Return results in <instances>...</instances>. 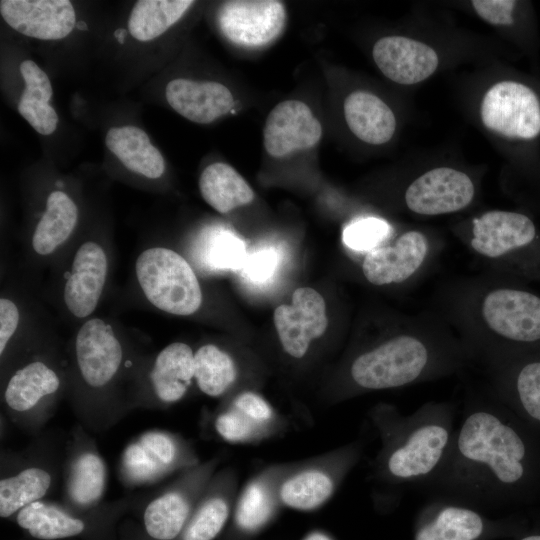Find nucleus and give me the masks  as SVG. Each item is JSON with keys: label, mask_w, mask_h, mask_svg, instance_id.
Returning a JSON list of instances; mask_svg holds the SVG:
<instances>
[{"label": "nucleus", "mask_w": 540, "mask_h": 540, "mask_svg": "<svg viewBox=\"0 0 540 540\" xmlns=\"http://www.w3.org/2000/svg\"><path fill=\"white\" fill-rule=\"evenodd\" d=\"M19 323V310L16 304L7 299H0V354L3 355L10 338Z\"/></svg>", "instance_id": "79ce46f5"}, {"label": "nucleus", "mask_w": 540, "mask_h": 540, "mask_svg": "<svg viewBox=\"0 0 540 540\" xmlns=\"http://www.w3.org/2000/svg\"><path fill=\"white\" fill-rule=\"evenodd\" d=\"M76 363L84 383L91 389L106 387L123 362V348L112 327L99 318L86 321L75 341Z\"/></svg>", "instance_id": "dca6fc26"}, {"label": "nucleus", "mask_w": 540, "mask_h": 540, "mask_svg": "<svg viewBox=\"0 0 540 540\" xmlns=\"http://www.w3.org/2000/svg\"><path fill=\"white\" fill-rule=\"evenodd\" d=\"M428 510L414 540H479L488 530L487 520L469 504L443 497Z\"/></svg>", "instance_id": "bb28decb"}, {"label": "nucleus", "mask_w": 540, "mask_h": 540, "mask_svg": "<svg viewBox=\"0 0 540 540\" xmlns=\"http://www.w3.org/2000/svg\"><path fill=\"white\" fill-rule=\"evenodd\" d=\"M427 252L426 236L411 230L402 234L393 245L371 250L363 261L362 271L374 285L400 283L420 268Z\"/></svg>", "instance_id": "5701e85b"}, {"label": "nucleus", "mask_w": 540, "mask_h": 540, "mask_svg": "<svg viewBox=\"0 0 540 540\" xmlns=\"http://www.w3.org/2000/svg\"><path fill=\"white\" fill-rule=\"evenodd\" d=\"M199 188L203 199L220 213L249 204L254 199V192L245 179L225 163L207 166L200 176Z\"/></svg>", "instance_id": "7c9ffc66"}, {"label": "nucleus", "mask_w": 540, "mask_h": 540, "mask_svg": "<svg viewBox=\"0 0 540 540\" xmlns=\"http://www.w3.org/2000/svg\"><path fill=\"white\" fill-rule=\"evenodd\" d=\"M115 38L118 40L120 44H123L126 37V30L123 28H119L114 32Z\"/></svg>", "instance_id": "c03bdc74"}, {"label": "nucleus", "mask_w": 540, "mask_h": 540, "mask_svg": "<svg viewBox=\"0 0 540 540\" xmlns=\"http://www.w3.org/2000/svg\"><path fill=\"white\" fill-rule=\"evenodd\" d=\"M361 450V444L354 442L309 463L291 466L279 485L281 506L302 512L323 506L358 462Z\"/></svg>", "instance_id": "0eeeda50"}, {"label": "nucleus", "mask_w": 540, "mask_h": 540, "mask_svg": "<svg viewBox=\"0 0 540 540\" xmlns=\"http://www.w3.org/2000/svg\"><path fill=\"white\" fill-rule=\"evenodd\" d=\"M197 464L196 456L181 437L164 430H149L124 448L119 469L126 485L142 487Z\"/></svg>", "instance_id": "1a4fd4ad"}, {"label": "nucleus", "mask_w": 540, "mask_h": 540, "mask_svg": "<svg viewBox=\"0 0 540 540\" xmlns=\"http://www.w3.org/2000/svg\"><path fill=\"white\" fill-rule=\"evenodd\" d=\"M475 193L470 177L459 170L439 167L415 179L407 188V207L421 215H441L468 206Z\"/></svg>", "instance_id": "2eb2a0df"}, {"label": "nucleus", "mask_w": 540, "mask_h": 540, "mask_svg": "<svg viewBox=\"0 0 540 540\" xmlns=\"http://www.w3.org/2000/svg\"><path fill=\"white\" fill-rule=\"evenodd\" d=\"M51 472L39 465H29L0 480V516L13 518L24 507L43 500L51 488Z\"/></svg>", "instance_id": "2f4dec72"}, {"label": "nucleus", "mask_w": 540, "mask_h": 540, "mask_svg": "<svg viewBox=\"0 0 540 540\" xmlns=\"http://www.w3.org/2000/svg\"><path fill=\"white\" fill-rule=\"evenodd\" d=\"M77 219L78 209L73 200L62 191L52 192L34 231L32 245L35 252L49 255L55 251L71 235Z\"/></svg>", "instance_id": "473e14b6"}, {"label": "nucleus", "mask_w": 540, "mask_h": 540, "mask_svg": "<svg viewBox=\"0 0 540 540\" xmlns=\"http://www.w3.org/2000/svg\"><path fill=\"white\" fill-rule=\"evenodd\" d=\"M496 390L498 402L540 433V351L499 358Z\"/></svg>", "instance_id": "f8f14e48"}, {"label": "nucleus", "mask_w": 540, "mask_h": 540, "mask_svg": "<svg viewBox=\"0 0 540 540\" xmlns=\"http://www.w3.org/2000/svg\"><path fill=\"white\" fill-rule=\"evenodd\" d=\"M455 357L420 337L402 334L357 355L349 376L359 390L399 388L449 370Z\"/></svg>", "instance_id": "7ed1b4c3"}, {"label": "nucleus", "mask_w": 540, "mask_h": 540, "mask_svg": "<svg viewBox=\"0 0 540 540\" xmlns=\"http://www.w3.org/2000/svg\"><path fill=\"white\" fill-rule=\"evenodd\" d=\"M475 12L493 25L509 26L515 23L518 2L511 0H474Z\"/></svg>", "instance_id": "ea45409f"}, {"label": "nucleus", "mask_w": 540, "mask_h": 540, "mask_svg": "<svg viewBox=\"0 0 540 540\" xmlns=\"http://www.w3.org/2000/svg\"><path fill=\"white\" fill-rule=\"evenodd\" d=\"M139 285L156 308L174 315H191L202 303L198 279L189 263L177 252L146 249L136 260Z\"/></svg>", "instance_id": "20e7f679"}, {"label": "nucleus", "mask_w": 540, "mask_h": 540, "mask_svg": "<svg viewBox=\"0 0 540 540\" xmlns=\"http://www.w3.org/2000/svg\"><path fill=\"white\" fill-rule=\"evenodd\" d=\"M488 329L506 345L509 353L540 351V296L520 287L490 291L481 304ZM498 357V358H499Z\"/></svg>", "instance_id": "6e6552de"}, {"label": "nucleus", "mask_w": 540, "mask_h": 540, "mask_svg": "<svg viewBox=\"0 0 540 540\" xmlns=\"http://www.w3.org/2000/svg\"><path fill=\"white\" fill-rule=\"evenodd\" d=\"M274 324L284 351L300 359L307 353L311 341L326 331L325 301L312 288H297L290 305L283 304L275 309Z\"/></svg>", "instance_id": "4468645a"}, {"label": "nucleus", "mask_w": 540, "mask_h": 540, "mask_svg": "<svg viewBox=\"0 0 540 540\" xmlns=\"http://www.w3.org/2000/svg\"><path fill=\"white\" fill-rule=\"evenodd\" d=\"M246 257L245 243L228 231L216 235L208 248V262L218 269H241Z\"/></svg>", "instance_id": "c9c22d12"}, {"label": "nucleus", "mask_w": 540, "mask_h": 540, "mask_svg": "<svg viewBox=\"0 0 540 540\" xmlns=\"http://www.w3.org/2000/svg\"><path fill=\"white\" fill-rule=\"evenodd\" d=\"M169 105L184 118L208 124L232 111L234 98L230 90L214 81L177 78L165 89Z\"/></svg>", "instance_id": "a878e982"}, {"label": "nucleus", "mask_w": 540, "mask_h": 540, "mask_svg": "<svg viewBox=\"0 0 540 540\" xmlns=\"http://www.w3.org/2000/svg\"><path fill=\"white\" fill-rule=\"evenodd\" d=\"M290 467H269L247 482L237 495L223 540H248L269 525L281 506L278 489Z\"/></svg>", "instance_id": "ddd939ff"}, {"label": "nucleus", "mask_w": 540, "mask_h": 540, "mask_svg": "<svg viewBox=\"0 0 540 540\" xmlns=\"http://www.w3.org/2000/svg\"><path fill=\"white\" fill-rule=\"evenodd\" d=\"M195 381L209 397H221L234 385L238 369L233 357L214 344H205L194 353Z\"/></svg>", "instance_id": "f704fd0d"}, {"label": "nucleus", "mask_w": 540, "mask_h": 540, "mask_svg": "<svg viewBox=\"0 0 540 540\" xmlns=\"http://www.w3.org/2000/svg\"><path fill=\"white\" fill-rule=\"evenodd\" d=\"M107 268V257L99 244L88 241L79 247L64 288L65 304L74 316L84 318L95 310L105 285Z\"/></svg>", "instance_id": "393cba45"}, {"label": "nucleus", "mask_w": 540, "mask_h": 540, "mask_svg": "<svg viewBox=\"0 0 540 540\" xmlns=\"http://www.w3.org/2000/svg\"><path fill=\"white\" fill-rule=\"evenodd\" d=\"M18 111L42 135H50L57 128L58 115L49 102L21 96Z\"/></svg>", "instance_id": "4c0bfd02"}, {"label": "nucleus", "mask_w": 540, "mask_h": 540, "mask_svg": "<svg viewBox=\"0 0 540 540\" xmlns=\"http://www.w3.org/2000/svg\"><path fill=\"white\" fill-rule=\"evenodd\" d=\"M0 13L14 30L41 40L62 39L76 26L68 0H2Z\"/></svg>", "instance_id": "6ab92c4d"}, {"label": "nucleus", "mask_w": 540, "mask_h": 540, "mask_svg": "<svg viewBox=\"0 0 540 540\" xmlns=\"http://www.w3.org/2000/svg\"><path fill=\"white\" fill-rule=\"evenodd\" d=\"M373 59L390 80L404 85L419 83L438 67L437 53L430 46L403 36H386L373 47Z\"/></svg>", "instance_id": "412c9836"}, {"label": "nucleus", "mask_w": 540, "mask_h": 540, "mask_svg": "<svg viewBox=\"0 0 540 540\" xmlns=\"http://www.w3.org/2000/svg\"><path fill=\"white\" fill-rule=\"evenodd\" d=\"M423 487L470 504L536 500L540 433L498 401L470 406L441 469Z\"/></svg>", "instance_id": "f257e3e1"}, {"label": "nucleus", "mask_w": 540, "mask_h": 540, "mask_svg": "<svg viewBox=\"0 0 540 540\" xmlns=\"http://www.w3.org/2000/svg\"><path fill=\"white\" fill-rule=\"evenodd\" d=\"M20 72L25 81L21 96L49 102L53 89L47 74L32 60L23 61Z\"/></svg>", "instance_id": "a19ab883"}, {"label": "nucleus", "mask_w": 540, "mask_h": 540, "mask_svg": "<svg viewBox=\"0 0 540 540\" xmlns=\"http://www.w3.org/2000/svg\"><path fill=\"white\" fill-rule=\"evenodd\" d=\"M344 116L351 132L369 144L388 142L396 129L391 108L370 92L355 91L349 94L344 101Z\"/></svg>", "instance_id": "c85d7f7f"}, {"label": "nucleus", "mask_w": 540, "mask_h": 540, "mask_svg": "<svg viewBox=\"0 0 540 540\" xmlns=\"http://www.w3.org/2000/svg\"><path fill=\"white\" fill-rule=\"evenodd\" d=\"M279 263L278 252L272 248L258 250L247 254L242 275L249 282L254 284H264L275 274Z\"/></svg>", "instance_id": "58836bf2"}, {"label": "nucleus", "mask_w": 540, "mask_h": 540, "mask_svg": "<svg viewBox=\"0 0 540 540\" xmlns=\"http://www.w3.org/2000/svg\"><path fill=\"white\" fill-rule=\"evenodd\" d=\"M195 380V360L191 347L173 342L156 356L149 381L152 392L162 406L179 402Z\"/></svg>", "instance_id": "cd10ccee"}, {"label": "nucleus", "mask_w": 540, "mask_h": 540, "mask_svg": "<svg viewBox=\"0 0 540 540\" xmlns=\"http://www.w3.org/2000/svg\"><path fill=\"white\" fill-rule=\"evenodd\" d=\"M124 506L98 507L80 512L64 504L36 501L14 517L16 524L38 540H110Z\"/></svg>", "instance_id": "423d86ee"}, {"label": "nucleus", "mask_w": 540, "mask_h": 540, "mask_svg": "<svg viewBox=\"0 0 540 540\" xmlns=\"http://www.w3.org/2000/svg\"><path fill=\"white\" fill-rule=\"evenodd\" d=\"M279 427L278 413L264 397L253 391L238 393L213 420L216 434L234 444L269 438Z\"/></svg>", "instance_id": "f3484780"}, {"label": "nucleus", "mask_w": 540, "mask_h": 540, "mask_svg": "<svg viewBox=\"0 0 540 540\" xmlns=\"http://www.w3.org/2000/svg\"><path fill=\"white\" fill-rule=\"evenodd\" d=\"M193 3L190 0L137 1L130 13L128 30L139 41L157 38L180 20Z\"/></svg>", "instance_id": "72a5a7b5"}, {"label": "nucleus", "mask_w": 540, "mask_h": 540, "mask_svg": "<svg viewBox=\"0 0 540 540\" xmlns=\"http://www.w3.org/2000/svg\"><path fill=\"white\" fill-rule=\"evenodd\" d=\"M302 540H334L329 534L321 530H314L305 535Z\"/></svg>", "instance_id": "37998d69"}, {"label": "nucleus", "mask_w": 540, "mask_h": 540, "mask_svg": "<svg viewBox=\"0 0 540 540\" xmlns=\"http://www.w3.org/2000/svg\"><path fill=\"white\" fill-rule=\"evenodd\" d=\"M59 375L43 361L35 360L19 368L4 390V403L15 423L34 426L44 420L40 410L44 400L60 388Z\"/></svg>", "instance_id": "aec40b11"}, {"label": "nucleus", "mask_w": 540, "mask_h": 540, "mask_svg": "<svg viewBox=\"0 0 540 540\" xmlns=\"http://www.w3.org/2000/svg\"><path fill=\"white\" fill-rule=\"evenodd\" d=\"M230 470L214 474L177 540H215L228 526L237 498Z\"/></svg>", "instance_id": "b1692460"}, {"label": "nucleus", "mask_w": 540, "mask_h": 540, "mask_svg": "<svg viewBox=\"0 0 540 540\" xmlns=\"http://www.w3.org/2000/svg\"><path fill=\"white\" fill-rule=\"evenodd\" d=\"M390 233L389 224L382 219L368 217L353 221L343 231V242L354 250H370Z\"/></svg>", "instance_id": "e433bc0d"}, {"label": "nucleus", "mask_w": 540, "mask_h": 540, "mask_svg": "<svg viewBox=\"0 0 540 540\" xmlns=\"http://www.w3.org/2000/svg\"><path fill=\"white\" fill-rule=\"evenodd\" d=\"M217 463L210 461L184 470L170 486L143 508L134 540H177L190 520Z\"/></svg>", "instance_id": "39448f33"}, {"label": "nucleus", "mask_w": 540, "mask_h": 540, "mask_svg": "<svg viewBox=\"0 0 540 540\" xmlns=\"http://www.w3.org/2000/svg\"><path fill=\"white\" fill-rule=\"evenodd\" d=\"M518 540H540V531L526 534L520 537Z\"/></svg>", "instance_id": "a18cd8bd"}, {"label": "nucleus", "mask_w": 540, "mask_h": 540, "mask_svg": "<svg viewBox=\"0 0 540 540\" xmlns=\"http://www.w3.org/2000/svg\"><path fill=\"white\" fill-rule=\"evenodd\" d=\"M76 28L79 30H87V25L83 21H77Z\"/></svg>", "instance_id": "49530a36"}, {"label": "nucleus", "mask_w": 540, "mask_h": 540, "mask_svg": "<svg viewBox=\"0 0 540 540\" xmlns=\"http://www.w3.org/2000/svg\"><path fill=\"white\" fill-rule=\"evenodd\" d=\"M107 148L130 171L156 179L163 175L165 162L146 132L136 126L112 127L106 134Z\"/></svg>", "instance_id": "c756f323"}, {"label": "nucleus", "mask_w": 540, "mask_h": 540, "mask_svg": "<svg viewBox=\"0 0 540 540\" xmlns=\"http://www.w3.org/2000/svg\"><path fill=\"white\" fill-rule=\"evenodd\" d=\"M480 115L484 126L502 137L531 142L540 136V97L526 83L504 80L492 85Z\"/></svg>", "instance_id": "9d476101"}, {"label": "nucleus", "mask_w": 540, "mask_h": 540, "mask_svg": "<svg viewBox=\"0 0 540 540\" xmlns=\"http://www.w3.org/2000/svg\"><path fill=\"white\" fill-rule=\"evenodd\" d=\"M222 34L233 44L260 48L276 40L286 24V10L275 0L224 2L217 13Z\"/></svg>", "instance_id": "9b49d317"}, {"label": "nucleus", "mask_w": 540, "mask_h": 540, "mask_svg": "<svg viewBox=\"0 0 540 540\" xmlns=\"http://www.w3.org/2000/svg\"><path fill=\"white\" fill-rule=\"evenodd\" d=\"M370 417L381 439L374 469L379 481L424 486L438 473L456 431L452 404L429 402L409 415L381 405Z\"/></svg>", "instance_id": "f03ea898"}, {"label": "nucleus", "mask_w": 540, "mask_h": 540, "mask_svg": "<svg viewBox=\"0 0 540 540\" xmlns=\"http://www.w3.org/2000/svg\"><path fill=\"white\" fill-rule=\"evenodd\" d=\"M321 135L320 122L311 109L298 100L277 104L269 113L263 130L265 149L276 158L313 147Z\"/></svg>", "instance_id": "a211bd4d"}, {"label": "nucleus", "mask_w": 540, "mask_h": 540, "mask_svg": "<svg viewBox=\"0 0 540 540\" xmlns=\"http://www.w3.org/2000/svg\"><path fill=\"white\" fill-rule=\"evenodd\" d=\"M83 439L80 442L75 440L67 463L64 505L87 512L100 507L107 486L108 470L97 449Z\"/></svg>", "instance_id": "4be33fe9"}]
</instances>
